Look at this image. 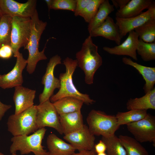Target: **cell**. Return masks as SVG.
Returning <instances> with one entry per match:
<instances>
[{"instance_id": "1", "label": "cell", "mask_w": 155, "mask_h": 155, "mask_svg": "<svg viewBox=\"0 0 155 155\" xmlns=\"http://www.w3.org/2000/svg\"><path fill=\"white\" fill-rule=\"evenodd\" d=\"M63 62L65 67L66 71L60 74L59 79L60 82V88L56 94L51 97L50 101L53 103L62 98L71 97L81 100L87 105L94 103L95 100L91 99L89 95L80 92L73 83L72 76L78 66L76 59L73 60L67 57Z\"/></svg>"}, {"instance_id": "2", "label": "cell", "mask_w": 155, "mask_h": 155, "mask_svg": "<svg viewBox=\"0 0 155 155\" xmlns=\"http://www.w3.org/2000/svg\"><path fill=\"white\" fill-rule=\"evenodd\" d=\"M31 22V30L30 36L24 49L28 52L26 70L30 74L35 71L36 65L39 61L47 59L44 52L47 40L45 46L41 51H39L40 40L41 35L45 29L47 22L40 20L37 10L30 18Z\"/></svg>"}, {"instance_id": "3", "label": "cell", "mask_w": 155, "mask_h": 155, "mask_svg": "<svg viewBox=\"0 0 155 155\" xmlns=\"http://www.w3.org/2000/svg\"><path fill=\"white\" fill-rule=\"evenodd\" d=\"M75 56L78 66L85 74V83L88 85L92 84L94 74L102 65V61L98 53V47L93 42L90 36L85 39Z\"/></svg>"}, {"instance_id": "4", "label": "cell", "mask_w": 155, "mask_h": 155, "mask_svg": "<svg viewBox=\"0 0 155 155\" xmlns=\"http://www.w3.org/2000/svg\"><path fill=\"white\" fill-rule=\"evenodd\" d=\"M46 130L43 128L38 129L30 135L13 136L11 139L12 144L10 147V153L16 154L19 151L22 155L31 152L35 155H49L48 152L42 145Z\"/></svg>"}, {"instance_id": "5", "label": "cell", "mask_w": 155, "mask_h": 155, "mask_svg": "<svg viewBox=\"0 0 155 155\" xmlns=\"http://www.w3.org/2000/svg\"><path fill=\"white\" fill-rule=\"evenodd\" d=\"M36 105H34L18 114H12L7 123L8 131L13 136L28 135L38 129L36 120Z\"/></svg>"}, {"instance_id": "6", "label": "cell", "mask_w": 155, "mask_h": 155, "mask_svg": "<svg viewBox=\"0 0 155 155\" xmlns=\"http://www.w3.org/2000/svg\"><path fill=\"white\" fill-rule=\"evenodd\" d=\"M86 121L90 131L94 136L107 137L113 135L120 126L117 123L115 115L94 109L89 112Z\"/></svg>"}, {"instance_id": "7", "label": "cell", "mask_w": 155, "mask_h": 155, "mask_svg": "<svg viewBox=\"0 0 155 155\" xmlns=\"http://www.w3.org/2000/svg\"><path fill=\"white\" fill-rule=\"evenodd\" d=\"M31 30L30 18L12 17L10 46L14 57H16L20 48L24 47L27 44Z\"/></svg>"}, {"instance_id": "8", "label": "cell", "mask_w": 155, "mask_h": 155, "mask_svg": "<svg viewBox=\"0 0 155 155\" xmlns=\"http://www.w3.org/2000/svg\"><path fill=\"white\" fill-rule=\"evenodd\" d=\"M128 131L139 142H150L155 145V117L148 113L143 119L128 124Z\"/></svg>"}, {"instance_id": "9", "label": "cell", "mask_w": 155, "mask_h": 155, "mask_svg": "<svg viewBox=\"0 0 155 155\" xmlns=\"http://www.w3.org/2000/svg\"><path fill=\"white\" fill-rule=\"evenodd\" d=\"M36 124L38 129L47 127L63 134L59 120V115L53 103L49 100L36 105Z\"/></svg>"}, {"instance_id": "10", "label": "cell", "mask_w": 155, "mask_h": 155, "mask_svg": "<svg viewBox=\"0 0 155 155\" xmlns=\"http://www.w3.org/2000/svg\"><path fill=\"white\" fill-rule=\"evenodd\" d=\"M61 57L56 55L51 58L47 64L45 73L42 78V83L44 85V88L39 95L40 103L49 100L55 90L60 88V80L55 77L54 71L56 66L61 64Z\"/></svg>"}, {"instance_id": "11", "label": "cell", "mask_w": 155, "mask_h": 155, "mask_svg": "<svg viewBox=\"0 0 155 155\" xmlns=\"http://www.w3.org/2000/svg\"><path fill=\"white\" fill-rule=\"evenodd\" d=\"M36 0H28L24 3L13 0H0V9L3 15L30 18L36 10Z\"/></svg>"}, {"instance_id": "12", "label": "cell", "mask_w": 155, "mask_h": 155, "mask_svg": "<svg viewBox=\"0 0 155 155\" xmlns=\"http://www.w3.org/2000/svg\"><path fill=\"white\" fill-rule=\"evenodd\" d=\"M155 19V4L146 11L136 16L127 18L116 17V23L118 26L122 38L130 32L142 25L148 21Z\"/></svg>"}, {"instance_id": "13", "label": "cell", "mask_w": 155, "mask_h": 155, "mask_svg": "<svg viewBox=\"0 0 155 155\" xmlns=\"http://www.w3.org/2000/svg\"><path fill=\"white\" fill-rule=\"evenodd\" d=\"M16 57V62L13 69L7 74H0V87L3 89L22 85L23 83L22 73L27 65V60L20 52Z\"/></svg>"}, {"instance_id": "14", "label": "cell", "mask_w": 155, "mask_h": 155, "mask_svg": "<svg viewBox=\"0 0 155 155\" xmlns=\"http://www.w3.org/2000/svg\"><path fill=\"white\" fill-rule=\"evenodd\" d=\"M63 139L79 151L94 149L95 136L91 133L88 126L85 124L81 129L64 135Z\"/></svg>"}, {"instance_id": "15", "label": "cell", "mask_w": 155, "mask_h": 155, "mask_svg": "<svg viewBox=\"0 0 155 155\" xmlns=\"http://www.w3.org/2000/svg\"><path fill=\"white\" fill-rule=\"evenodd\" d=\"M128 33L127 37L121 44L111 47L104 46L103 50L111 55L129 56L137 61L136 50L139 41L138 36L134 30Z\"/></svg>"}, {"instance_id": "16", "label": "cell", "mask_w": 155, "mask_h": 155, "mask_svg": "<svg viewBox=\"0 0 155 155\" xmlns=\"http://www.w3.org/2000/svg\"><path fill=\"white\" fill-rule=\"evenodd\" d=\"M13 100L15 105L14 114H19L34 105L36 91L22 86L14 87Z\"/></svg>"}, {"instance_id": "17", "label": "cell", "mask_w": 155, "mask_h": 155, "mask_svg": "<svg viewBox=\"0 0 155 155\" xmlns=\"http://www.w3.org/2000/svg\"><path fill=\"white\" fill-rule=\"evenodd\" d=\"M91 37L100 36L120 44L121 39L118 26L112 18L108 16L100 26L89 32Z\"/></svg>"}, {"instance_id": "18", "label": "cell", "mask_w": 155, "mask_h": 155, "mask_svg": "<svg viewBox=\"0 0 155 155\" xmlns=\"http://www.w3.org/2000/svg\"><path fill=\"white\" fill-rule=\"evenodd\" d=\"M155 4V2L152 0H130L124 7L117 10L115 13L116 17L120 18L133 17Z\"/></svg>"}, {"instance_id": "19", "label": "cell", "mask_w": 155, "mask_h": 155, "mask_svg": "<svg viewBox=\"0 0 155 155\" xmlns=\"http://www.w3.org/2000/svg\"><path fill=\"white\" fill-rule=\"evenodd\" d=\"M59 120L64 135L81 129L84 125L81 111L59 115Z\"/></svg>"}, {"instance_id": "20", "label": "cell", "mask_w": 155, "mask_h": 155, "mask_svg": "<svg viewBox=\"0 0 155 155\" xmlns=\"http://www.w3.org/2000/svg\"><path fill=\"white\" fill-rule=\"evenodd\" d=\"M46 144L49 155H71L76 150L72 145L66 142L53 133L47 137Z\"/></svg>"}, {"instance_id": "21", "label": "cell", "mask_w": 155, "mask_h": 155, "mask_svg": "<svg viewBox=\"0 0 155 155\" xmlns=\"http://www.w3.org/2000/svg\"><path fill=\"white\" fill-rule=\"evenodd\" d=\"M122 61L125 64L134 67L142 75L145 81L143 87L145 94L152 90L155 84V67L145 66L133 61L129 58L124 57Z\"/></svg>"}, {"instance_id": "22", "label": "cell", "mask_w": 155, "mask_h": 155, "mask_svg": "<svg viewBox=\"0 0 155 155\" xmlns=\"http://www.w3.org/2000/svg\"><path fill=\"white\" fill-rule=\"evenodd\" d=\"M126 108L129 110H155V88L142 97L129 99L126 103Z\"/></svg>"}, {"instance_id": "23", "label": "cell", "mask_w": 155, "mask_h": 155, "mask_svg": "<svg viewBox=\"0 0 155 155\" xmlns=\"http://www.w3.org/2000/svg\"><path fill=\"white\" fill-rule=\"evenodd\" d=\"M83 101L71 97H65L53 103L59 115L79 111L84 104Z\"/></svg>"}, {"instance_id": "24", "label": "cell", "mask_w": 155, "mask_h": 155, "mask_svg": "<svg viewBox=\"0 0 155 155\" xmlns=\"http://www.w3.org/2000/svg\"><path fill=\"white\" fill-rule=\"evenodd\" d=\"M114 10L113 5L110 3L109 1L104 0L93 19L88 24V29L89 32L101 25Z\"/></svg>"}, {"instance_id": "25", "label": "cell", "mask_w": 155, "mask_h": 155, "mask_svg": "<svg viewBox=\"0 0 155 155\" xmlns=\"http://www.w3.org/2000/svg\"><path fill=\"white\" fill-rule=\"evenodd\" d=\"M127 155H149L146 149L134 138L121 135L118 137Z\"/></svg>"}, {"instance_id": "26", "label": "cell", "mask_w": 155, "mask_h": 155, "mask_svg": "<svg viewBox=\"0 0 155 155\" xmlns=\"http://www.w3.org/2000/svg\"><path fill=\"white\" fill-rule=\"evenodd\" d=\"M148 114L147 110H131L125 112H118L115 115L119 126L127 125L144 118Z\"/></svg>"}, {"instance_id": "27", "label": "cell", "mask_w": 155, "mask_h": 155, "mask_svg": "<svg viewBox=\"0 0 155 155\" xmlns=\"http://www.w3.org/2000/svg\"><path fill=\"white\" fill-rule=\"evenodd\" d=\"M139 39L147 43L155 41V19L150 20L134 30Z\"/></svg>"}, {"instance_id": "28", "label": "cell", "mask_w": 155, "mask_h": 155, "mask_svg": "<svg viewBox=\"0 0 155 155\" xmlns=\"http://www.w3.org/2000/svg\"><path fill=\"white\" fill-rule=\"evenodd\" d=\"M101 140L106 145L107 155H127L119 137L115 134L109 136H102Z\"/></svg>"}, {"instance_id": "29", "label": "cell", "mask_w": 155, "mask_h": 155, "mask_svg": "<svg viewBox=\"0 0 155 155\" xmlns=\"http://www.w3.org/2000/svg\"><path fill=\"white\" fill-rule=\"evenodd\" d=\"M12 18V17L6 15L0 18V47L11 45Z\"/></svg>"}, {"instance_id": "30", "label": "cell", "mask_w": 155, "mask_h": 155, "mask_svg": "<svg viewBox=\"0 0 155 155\" xmlns=\"http://www.w3.org/2000/svg\"><path fill=\"white\" fill-rule=\"evenodd\" d=\"M136 52L144 61L155 60V42L147 43L139 39Z\"/></svg>"}, {"instance_id": "31", "label": "cell", "mask_w": 155, "mask_h": 155, "mask_svg": "<svg viewBox=\"0 0 155 155\" xmlns=\"http://www.w3.org/2000/svg\"><path fill=\"white\" fill-rule=\"evenodd\" d=\"M104 0H91L86 7L79 13L85 21L88 24L95 16L101 4Z\"/></svg>"}, {"instance_id": "32", "label": "cell", "mask_w": 155, "mask_h": 155, "mask_svg": "<svg viewBox=\"0 0 155 155\" xmlns=\"http://www.w3.org/2000/svg\"><path fill=\"white\" fill-rule=\"evenodd\" d=\"M76 4V0H52L50 9L68 10L74 12Z\"/></svg>"}, {"instance_id": "33", "label": "cell", "mask_w": 155, "mask_h": 155, "mask_svg": "<svg viewBox=\"0 0 155 155\" xmlns=\"http://www.w3.org/2000/svg\"><path fill=\"white\" fill-rule=\"evenodd\" d=\"M13 54L12 49L10 45H5L0 47V58L7 59Z\"/></svg>"}, {"instance_id": "34", "label": "cell", "mask_w": 155, "mask_h": 155, "mask_svg": "<svg viewBox=\"0 0 155 155\" xmlns=\"http://www.w3.org/2000/svg\"><path fill=\"white\" fill-rule=\"evenodd\" d=\"M76 0V6L74 13L75 16H79L80 13L86 7L91 0Z\"/></svg>"}, {"instance_id": "35", "label": "cell", "mask_w": 155, "mask_h": 155, "mask_svg": "<svg viewBox=\"0 0 155 155\" xmlns=\"http://www.w3.org/2000/svg\"><path fill=\"white\" fill-rule=\"evenodd\" d=\"M94 149L96 154L104 152L106 150V147L104 142L102 140L94 145Z\"/></svg>"}, {"instance_id": "36", "label": "cell", "mask_w": 155, "mask_h": 155, "mask_svg": "<svg viewBox=\"0 0 155 155\" xmlns=\"http://www.w3.org/2000/svg\"><path fill=\"white\" fill-rule=\"evenodd\" d=\"M130 0H111L113 5L117 10L124 7L130 1Z\"/></svg>"}, {"instance_id": "37", "label": "cell", "mask_w": 155, "mask_h": 155, "mask_svg": "<svg viewBox=\"0 0 155 155\" xmlns=\"http://www.w3.org/2000/svg\"><path fill=\"white\" fill-rule=\"evenodd\" d=\"M12 107L11 105H7L2 103L0 100V121L5 113Z\"/></svg>"}, {"instance_id": "38", "label": "cell", "mask_w": 155, "mask_h": 155, "mask_svg": "<svg viewBox=\"0 0 155 155\" xmlns=\"http://www.w3.org/2000/svg\"><path fill=\"white\" fill-rule=\"evenodd\" d=\"M94 149L90 150H83L79 151L78 153H75L71 155H96Z\"/></svg>"}, {"instance_id": "39", "label": "cell", "mask_w": 155, "mask_h": 155, "mask_svg": "<svg viewBox=\"0 0 155 155\" xmlns=\"http://www.w3.org/2000/svg\"><path fill=\"white\" fill-rule=\"evenodd\" d=\"M45 1L46 2L48 8V9H49V12L50 10V9H51L50 7H51V2H52V0H45Z\"/></svg>"}, {"instance_id": "40", "label": "cell", "mask_w": 155, "mask_h": 155, "mask_svg": "<svg viewBox=\"0 0 155 155\" xmlns=\"http://www.w3.org/2000/svg\"><path fill=\"white\" fill-rule=\"evenodd\" d=\"M96 155H107V154L104 152L101 153L97 154Z\"/></svg>"}, {"instance_id": "41", "label": "cell", "mask_w": 155, "mask_h": 155, "mask_svg": "<svg viewBox=\"0 0 155 155\" xmlns=\"http://www.w3.org/2000/svg\"><path fill=\"white\" fill-rule=\"evenodd\" d=\"M3 15L2 12L1 11V10L0 9V18Z\"/></svg>"}, {"instance_id": "42", "label": "cell", "mask_w": 155, "mask_h": 155, "mask_svg": "<svg viewBox=\"0 0 155 155\" xmlns=\"http://www.w3.org/2000/svg\"><path fill=\"white\" fill-rule=\"evenodd\" d=\"M0 155H5L3 154V153H2L0 152Z\"/></svg>"}, {"instance_id": "43", "label": "cell", "mask_w": 155, "mask_h": 155, "mask_svg": "<svg viewBox=\"0 0 155 155\" xmlns=\"http://www.w3.org/2000/svg\"><path fill=\"white\" fill-rule=\"evenodd\" d=\"M11 155H17L16 154L13 153V154H11Z\"/></svg>"}]
</instances>
